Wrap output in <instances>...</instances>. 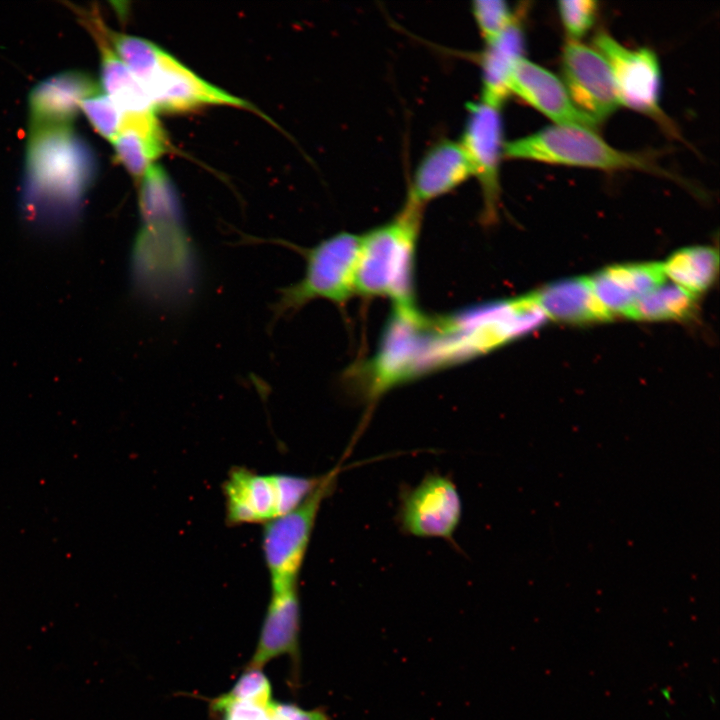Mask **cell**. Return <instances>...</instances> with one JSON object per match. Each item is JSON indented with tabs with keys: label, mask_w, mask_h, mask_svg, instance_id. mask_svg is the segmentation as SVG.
Returning a JSON list of instances; mask_svg holds the SVG:
<instances>
[{
	"label": "cell",
	"mask_w": 720,
	"mask_h": 720,
	"mask_svg": "<svg viewBox=\"0 0 720 720\" xmlns=\"http://www.w3.org/2000/svg\"><path fill=\"white\" fill-rule=\"evenodd\" d=\"M94 173V155L71 125L30 128L23 195L25 215L45 226L70 221Z\"/></svg>",
	"instance_id": "1"
},
{
	"label": "cell",
	"mask_w": 720,
	"mask_h": 720,
	"mask_svg": "<svg viewBox=\"0 0 720 720\" xmlns=\"http://www.w3.org/2000/svg\"><path fill=\"white\" fill-rule=\"evenodd\" d=\"M423 208L406 198L393 219L360 236L355 294L388 298L394 306H414L415 255Z\"/></svg>",
	"instance_id": "2"
},
{
	"label": "cell",
	"mask_w": 720,
	"mask_h": 720,
	"mask_svg": "<svg viewBox=\"0 0 720 720\" xmlns=\"http://www.w3.org/2000/svg\"><path fill=\"white\" fill-rule=\"evenodd\" d=\"M116 54L140 82L154 108L165 112H189L205 106L250 109L241 98L202 79L155 43L107 29Z\"/></svg>",
	"instance_id": "3"
},
{
	"label": "cell",
	"mask_w": 720,
	"mask_h": 720,
	"mask_svg": "<svg viewBox=\"0 0 720 720\" xmlns=\"http://www.w3.org/2000/svg\"><path fill=\"white\" fill-rule=\"evenodd\" d=\"M294 248L305 259L304 275L298 282L279 289L272 305V320L293 314L316 299L344 306L355 294L360 236L340 232L313 247Z\"/></svg>",
	"instance_id": "4"
},
{
	"label": "cell",
	"mask_w": 720,
	"mask_h": 720,
	"mask_svg": "<svg viewBox=\"0 0 720 720\" xmlns=\"http://www.w3.org/2000/svg\"><path fill=\"white\" fill-rule=\"evenodd\" d=\"M504 158L606 171L636 169L662 172L647 156L618 150L595 130L581 126L554 124L506 142Z\"/></svg>",
	"instance_id": "5"
},
{
	"label": "cell",
	"mask_w": 720,
	"mask_h": 720,
	"mask_svg": "<svg viewBox=\"0 0 720 720\" xmlns=\"http://www.w3.org/2000/svg\"><path fill=\"white\" fill-rule=\"evenodd\" d=\"M322 477L233 467L222 484L225 522L232 527L265 525L301 505Z\"/></svg>",
	"instance_id": "6"
},
{
	"label": "cell",
	"mask_w": 720,
	"mask_h": 720,
	"mask_svg": "<svg viewBox=\"0 0 720 720\" xmlns=\"http://www.w3.org/2000/svg\"><path fill=\"white\" fill-rule=\"evenodd\" d=\"M547 319L534 294L496 302L440 321L453 362L488 352L541 326Z\"/></svg>",
	"instance_id": "7"
},
{
	"label": "cell",
	"mask_w": 720,
	"mask_h": 720,
	"mask_svg": "<svg viewBox=\"0 0 720 720\" xmlns=\"http://www.w3.org/2000/svg\"><path fill=\"white\" fill-rule=\"evenodd\" d=\"M340 472L341 466H334L323 474L320 484L301 505L264 525L261 547L271 593L298 589L320 508L332 493Z\"/></svg>",
	"instance_id": "8"
},
{
	"label": "cell",
	"mask_w": 720,
	"mask_h": 720,
	"mask_svg": "<svg viewBox=\"0 0 720 720\" xmlns=\"http://www.w3.org/2000/svg\"><path fill=\"white\" fill-rule=\"evenodd\" d=\"M501 109L482 101L467 105L461 140L459 141L472 168V177L479 183L483 198L482 218L496 219L500 199V163L504 158Z\"/></svg>",
	"instance_id": "9"
},
{
	"label": "cell",
	"mask_w": 720,
	"mask_h": 720,
	"mask_svg": "<svg viewBox=\"0 0 720 720\" xmlns=\"http://www.w3.org/2000/svg\"><path fill=\"white\" fill-rule=\"evenodd\" d=\"M593 42L611 69L621 105L662 120L661 73L656 54L648 48H628L604 31Z\"/></svg>",
	"instance_id": "10"
},
{
	"label": "cell",
	"mask_w": 720,
	"mask_h": 720,
	"mask_svg": "<svg viewBox=\"0 0 720 720\" xmlns=\"http://www.w3.org/2000/svg\"><path fill=\"white\" fill-rule=\"evenodd\" d=\"M561 67L573 104L596 123L621 105L611 69L595 48L569 40L563 47Z\"/></svg>",
	"instance_id": "11"
},
{
	"label": "cell",
	"mask_w": 720,
	"mask_h": 720,
	"mask_svg": "<svg viewBox=\"0 0 720 720\" xmlns=\"http://www.w3.org/2000/svg\"><path fill=\"white\" fill-rule=\"evenodd\" d=\"M462 515V502L454 482L429 474L402 498L400 523L406 533L421 538L449 539Z\"/></svg>",
	"instance_id": "12"
},
{
	"label": "cell",
	"mask_w": 720,
	"mask_h": 720,
	"mask_svg": "<svg viewBox=\"0 0 720 720\" xmlns=\"http://www.w3.org/2000/svg\"><path fill=\"white\" fill-rule=\"evenodd\" d=\"M81 23L94 38L100 52L102 90L123 116L156 114L148 94L114 51L107 36V26L95 9H74Z\"/></svg>",
	"instance_id": "13"
},
{
	"label": "cell",
	"mask_w": 720,
	"mask_h": 720,
	"mask_svg": "<svg viewBox=\"0 0 720 720\" xmlns=\"http://www.w3.org/2000/svg\"><path fill=\"white\" fill-rule=\"evenodd\" d=\"M509 90L555 125L581 126L595 131L598 127V123L576 108L558 77L524 57L515 65Z\"/></svg>",
	"instance_id": "14"
},
{
	"label": "cell",
	"mask_w": 720,
	"mask_h": 720,
	"mask_svg": "<svg viewBox=\"0 0 720 720\" xmlns=\"http://www.w3.org/2000/svg\"><path fill=\"white\" fill-rule=\"evenodd\" d=\"M101 89L87 73L65 71L39 82L29 96L30 128L71 125L83 99Z\"/></svg>",
	"instance_id": "15"
},
{
	"label": "cell",
	"mask_w": 720,
	"mask_h": 720,
	"mask_svg": "<svg viewBox=\"0 0 720 720\" xmlns=\"http://www.w3.org/2000/svg\"><path fill=\"white\" fill-rule=\"evenodd\" d=\"M472 177V168L459 141L434 144L418 163L407 198L424 206L459 187Z\"/></svg>",
	"instance_id": "16"
},
{
	"label": "cell",
	"mask_w": 720,
	"mask_h": 720,
	"mask_svg": "<svg viewBox=\"0 0 720 720\" xmlns=\"http://www.w3.org/2000/svg\"><path fill=\"white\" fill-rule=\"evenodd\" d=\"M594 293L613 316L626 313L645 295L666 281L662 263L608 266L589 277Z\"/></svg>",
	"instance_id": "17"
},
{
	"label": "cell",
	"mask_w": 720,
	"mask_h": 720,
	"mask_svg": "<svg viewBox=\"0 0 720 720\" xmlns=\"http://www.w3.org/2000/svg\"><path fill=\"white\" fill-rule=\"evenodd\" d=\"M300 600L298 589L271 593L255 651L247 666L263 668L287 655L299 657Z\"/></svg>",
	"instance_id": "18"
},
{
	"label": "cell",
	"mask_w": 720,
	"mask_h": 720,
	"mask_svg": "<svg viewBox=\"0 0 720 720\" xmlns=\"http://www.w3.org/2000/svg\"><path fill=\"white\" fill-rule=\"evenodd\" d=\"M523 14V8L517 9L511 24L495 40L485 44L478 57L482 80L480 101L499 109L511 96L510 78L523 57Z\"/></svg>",
	"instance_id": "19"
},
{
	"label": "cell",
	"mask_w": 720,
	"mask_h": 720,
	"mask_svg": "<svg viewBox=\"0 0 720 720\" xmlns=\"http://www.w3.org/2000/svg\"><path fill=\"white\" fill-rule=\"evenodd\" d=\"M533 294L546 317L552 320L587 324L612 318L596 297L589 277L557 281Z\"/></svg>",
	"instance_id": "20"
},
{
	"label": "cell",
	"mask_w": 720,
	"mask_h": 720,
	"mask_svg": "<svg viewBox=\"0 0 720 720\" xmlns=\"http://www.w3.org/2000/svg\"><path fill=\"white\" fill-rule=\"evenodd\" d=\"M111 143L118 161L137 180H141L154 161L168 150V139L162 126L130 121H122Z\"/></svg>",
	"instance_id": "21"
},
{
	"label": "cell",
	"mask_w": 720,
	"mask_h": 720,
	"mask_svg": "<svg viewBox=\"0 0 720 720\" xmlns=\"http://www.w3.org/2000/svg\"><path fill=\"white\" fill-rule=\"evenodd\" d=\"M718 252L712 247L695 246L680 249L662 263L666 278L697 296L713 283L718 272Z\"/></svg>",
	"instance_id": "22"
},
{
	"label": "cell",
	"mask_w": 720,
	"mask_h": 720,
	"mask_svg": "<svg viewBox=\"0 0 720 720\" xmlns=\"http://www.w3.org/2000/svg\"><path fill=\"white\" fill-rule=\"evenodd\" d=\"M696 296L666 281L642 297L625 315L645 321L686 319L693 314Z\"/></svg>",
	"instance_id": "23"
},
{
	"label": "cell",
	"mask_w": 720,
	"mask_h": 720,
	"mask_svg": "<svg viewBox=\"0 0 720 720\" xmlns=\"http://www.w3.org/2000/svg\"><path fill=\"white\" fill-rule=\"evenodd\" d=\"M80 109L99 135L113 141L119 132L123 114L102 89L82 100Z\"/></svg>",
	"instance_id": "24"
},
{
	"label": "cell",
	"mask_w": 720,
	"mask_h": 720,
	"mask_svg": "<svg viewBox=\"0 0 720 720\" xmlns=\"http://www.w3.org/2000/svg\"><path fill=\"white\" fill-rule=\"evenodd\" d=\"M472 15L485 44L495 40L516 15L502 0H477L472 3Z\"/></svg>",
	"instance_id": "25"
},
{
	"label": "cell",
	"mask_w": 720,
	"mask_h": 720,
	"mask_svg": "<svg viewBox=\"0 0 720 720\" xmlns=\"http://www.w3.org/2000/svg\"><path fill=\"white\" fill-rule=\"evenodd\" d=\"M219 697L225 701L269 703L272 686L263 668L246 666L232 688Z\"/></svg>",
	"instance_id": "26"
},
{
	"label": "cell",
	"mask_w": 720,
	"mask_h": 720,
	"mask_svg": "<svg viewBox=\"0 0 720 720\" xmlns=\"http://www.w3.org/2000/svg\"><path fill=\"white\" fill-rule=\"evenodd\" d=\"M598 3L592 0H563L558 2L561 22L572 41H579L592 27Z\"/></svg>",
	"instance_id": "27"
},
{
	"label": "cell",
	"mask_w": 720,
	"mask_h": 720,
	"mask_svg": "<svg viewBox=\"0 0 720 720\" xmlns=\"http://www.w3.org/2000/svg\"><path fill=\"white\" fill-rule=\"evenodd\" d=\"M273 702L225 701L218 696L210 701L209 709L221 720H276Z\"/></svg>",
	"instance_id": "28"
},
{
	"label": "cell",
	"mask_w": 720,
	"mask_h": 720,
	"mask_svg": "<svg viewBox=\"0 0 720 720\" xmlns=\"http://www.w3.org/2000/svg\"><path fill=\"white\" fill-rule=\"evenodd\" d=\"M273 710L276 720H330L320 708L308 710L290 702H273Z\"/></svg>",
	"instance_id": "29"
},
{
	"label": "cell",
	"mask_w": 720,
	"mask_h": 720,
	"mask_svg": "<svg viewBox=\"0 0 720 720\" xmlns=\"http://www.w3.org/2000/svg\"><path fill=\"white\" fill-rule=\"evenodd\" d=\"M660 691H661V694H662L663 698H664L666 701L671 702L672 697H671V692H670V690H669L668 688H661Z\"/></svg>",
	"instance_id": "30"
}]
</instances>
